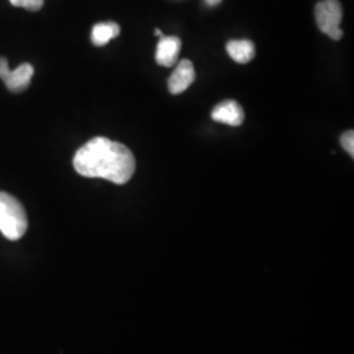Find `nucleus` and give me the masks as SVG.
<instances>
[{
    "label": "nucleus",
    "mask_w": 354,
    "mask_h": 354,
    "mask_svg": "<svg viewBox=\"0 0 354 354\" xmlns=\"http://www.w3.org/2000/svg\"><path fill=\"white\" fill-rule=\"evenodd\" d=\"M35 74V67L30 64H20L16 70L11 71L8 67V61L4 57H0V79L4 82L8 91L20 93L26 91Z\"/></svg>",
    "instance_id": "20e7f679"
},
{
    "label": "nucleus",
    "mask_w": 354,
    "mask_h": 354,
    "mask_svg": "<svg viewBox=\"0 0 354 354\" xmlns=\"http://www.w3.org/2000/svg\"><path fill=\"white\" fill-rule=\"evenodd\" d=\"M194 79H196L194 66L188 59H183L181 62H178L175 71L168 79V89L172 95L183 93L193 84Z\"/></svg>",
    "instance_id": "39448f33"
},
{
    "label": "nucleus",
    "mask_w": 354,
    "mask_h": 354,
    "mask_svg": "<svg viewBox=\"0 0 354 354\" xmlns=\"http://www.w3.org/2000/svg\"><path fill=\"white\" fill-rule=\"evenodd\" d=\"M181 49V39L176 36H162L156 48V62L165 67L175 66Z\"/></svg>",
    "instance_id": "0eeeda50"
},
{
    "label": "nucleus",
    "mask_w": 354,
    "mask_h": 354,
    "mask_svg": "<svg viewBox=\"0 0 354 354\" xmlns=\"http://www.w3.org/2000/svg\"><path fill=\"white\" fill-rule=\"evenodd\" d=\"M315 19L319 29L328 37L339 41L342 37L340 24L342 20V4L339 0H323L315 7Z\"/></svg>",
    "instance_id": "7ed1b4c3"
},
{
    "label": "nucleus",
    "mask_w": 354,
    "mask_h": 354,
    "mask_svg": "<svg viewBox=\"0 0 354 354\" xmlns=\"http://www.w3.org/2000/svg\"><path fill=\"white\" fill-rule=\"evenodd\" d=\"M342 149L348 152L352 158L354 156V133L353 130H348L342 136Z\"/></svg>",
    "instance_id": "9b49d317"
},
{
    "label": "nucleus",
    "mask_w": 354,
    "mask_h": 354,
    "mask_svg": "<svg viewBox=\"0 0 354 354\" xmlns=\"http://www.w3.org/2000/svg\"><path fill=\"white\" fill-rule=\"evenodd\" d=\"M13 7H23L28 11L37 12L44 7V0H10Z\"/></svg>",
    "instance_id": "9d476101"
},
{
    "label": "nucleus",
    "mask_w": 354,
    "mask_h": 354,
    "mask_svg": "<svg viewBox=\"0 0 354 354\" xmlns=\"http://www.w3.org/2000/svg\"><path fill=\"white\" fill-rule=\"evenodd\" d=\"M226 49L231 59L241 64L251 62L256 54L254 44L250 39H232L228 42Z\"/></svg>",
    "instance_id": "6e6552de"
},
{
    "label": "nucleus",
    "mask_w": 354,
    "mask_h": 354,
    "mask_svg": "<svg viewBox=\"0 0 354 354\" xmlns=\"http://www.w3.org/2000/svg\"><path fill=\"white\" fill-rule=\"evenodd\" d=\"M28 228V216L21 203L6 192H0V231L10 241H19Z\"/></svg>",
    "instance_id": "f03ea898"
},
{
    "label": "nucleus",
    "mask_w": 354,
    "mask_h": 354,
    "mask_svg": "<svg viewBox=\"0 0 354 354\" xmlns=\"http://www.w3.org/2000/svg\"><path fill=\"white\" fill-rule=\"evenodd\" d=\"M121 33V28L113 21H106V23H99L93 26L91 39L95 46H104L106 45L111 39L118 37Z\"/></svg>",
    "instance_id": "1a4fd4ad"
},
{
    "label": "nucleus",
    "mask_w": 354,
    "mask_h": 354,
    "mask_svg": "<svg viewBox=\"0 0 354 354\" xmlns=\"http://www.w3.org/2000/svg\"><path fill=\"white\" fill-rule=\"evenodd\" d=\"M244 117L243 108L235 100L219 102L212 112V118L214 121L230 127H239L244 122Z\"/></svg>",
    "instance_id": "423d86ee"
},
{
    "label": "nucleus",
    "mask_w": 354,
    "mask_h": 354,
    "mask_svg": "<svg viewBox=\"0 0 354 354\" xmlns=\"http://www.w3.org/2000/svg\"><path fill=\"white\" fill-rule=\"evenodd\" d=\"M74 168L84 177H100L122 185L136 172V158L125 145L96 137L76 151Z\"/></svg>",
    "instance_id": "f257e3e1"
},
{
    "label": "nucleus",
    "mask_w": 354,
    "mask_h": 354,
    "mask_svg": "<svg viewBox=\"0 0 354 354\" xmlns=\"http://www.w3.org/2000/svg\"><path fill=\"white\" fill-rule=\"evenodd\" d=\"M209 6H216V4H219L222 0H205Z\"/></svg>",
    "instance_id": "f8f14e48"
}]
</instances>
